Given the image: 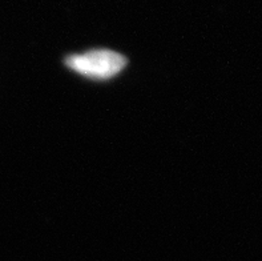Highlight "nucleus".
Listing matches in <instances>:
<instances>
[{
	"label": "nucleus",
	"mask_w": 262,
	"mask_h": 261,
	"mask_svg": "<svg viewBox=\"0 0 262 261\" xmlns=\"http://www.w3.org/2000/svg\"><path fill=\"white\" fill-rule=\"evenodd\" d=\"M71 70L95 79H110L116 76L126 66V59L110 50H95L83 55H73L66 60Z\"/></svg>",
	"instance_id": "nucleus-1"
}]
</instances>
